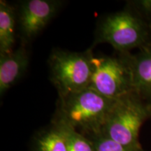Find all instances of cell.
Here are the masks:
<instances>
[{
  "label": "cell",
  "instance_id": "cell-8",
  "mask_svg": "<svg viewBox=\"0 0 151 151\" xmlns=\"http://www.w3.org/2000/svg\"><path fill=\"white\" fill-rule=\"evenodd\" d=\"M29 62V52L24 43L12 52L0 54L1 96L22 78L27 70Z\"/></svg>",
  "mask_w": 151,
  "mask_h": 151
},
{
  "label": "cell",
  "instance_id": "cell-4",
  "mask_svg": "<svg viewBox=\"0 0 151 151\" xmlns=\"http://www.w3.org/2000/svg\"><path fill=\"white\" fill-rule=\"evenodd\" d=\"M150 28L131 9L107 15L99 20L94 44L107 43L120 54L150 46Z\"/></svg>",
  "mask_w": 151,
  "mask_h": 151
},
{
  "label": "cell",
  "instance_id": "cell-1",
  "mask_svg": "<svg viewBox=\"0 0 151 151\" xmlns=\"http://www.w3.org/2000/svg\"><path fill=\"white\" fill-rule=\"evenodd\" d=\"M115 101L88 88L58 98L53 121L67 124L76 131L86 132L92 137L101 134Z\"/></svg>",
  "mask_w": 151,
  "mask_h": 151
},
{
  "label": "cell",
  "instance_id": "cell-3",
  "mask_svg": "<svg viewBox=\"0 0 151 151\" xmlns=\"http://www.w3.org/2000/svg\"><path fill=\"white\" fill-rule=\"evenodd\" d=\"M91 49L71 52L56 48L48 59L50 79L62 98L89 88L94 71Z\"/></svg>",
  "mask_w": 151,
  "mask_h": 151
},
{
  "label": "cell",
  "instance_id": "cell-5",
  "mask_svg": "<svg viewBox=\"0 0 151 151\" xmlns=\"http://www.w3.org/2000/svg\"><path fill=\"white\" fill-rule=\"evenodd\" d=\"M94 71L89 88L112 100L134 92L127 64L121 55L94 57Z\"/></svg>",
  "mask_w": 151,
  "mask_h": 151
},
{
  "label": "cell",
  "instance_id": "cell-10",
  "mask_svg": "<svg viewBox=\"0 0 151 151\" xmlns=\"http://www.w3.org/2000/svg\"><path fill=\"white\" fill-rule=\"evenodd\" d=\"M35 151H68L67 141L63 129L56 122L37 136Z\"/></svg>",
  "mask_w": 151,
  "mask_h": 151
},
{
  "label": "cell",
  "instance_id": "cell-9",
  "mask_svg": "<svg viewBox=\"0 0 151 151\" xmlns=\"http://www.w3.org/2000/svg\"><path fill=\"white\" fill-rule=\"evenodd\" d=\"M18 29L17 9L8 1H0V54L14 50Z\"/></svg>",
  "mask_w": 151,
  "mask_h": 151
},
{
  "label": "cell",
  "instance_id": "cell-7",
  "mask_svg": "<svg viewBox=\"0 0 151 151\" xmlns=\"http://www.w3.org/2000/svg\"><path fill=\"white\" fill-rule=\"evenodd\" d=\"M127 64L133 91L151 102V45L137 54H120Z\"/></svg>",
  "mask_w": 151,
  "mask_h": 151
},
{
  "label": "cell",
  "instance_id": "cell-2",
  "mask_svg": "<svg viewBox=\"0 0 151 151\" xmlns=\"http://www.w3.org/2000/svg\"><path fill=\"white\" fill-rule=\"evenodd\" d=\"M151 116L150 104L134 92L116 100L101 134L120 143L129 151H143L139 134L143 122Z\"/></svg>",
  "mask_w": 151,
  "mask_h": 151
},
{
  "label": "cell",
  "instance_id": "cell-13",
  "mask_svg": "<svg viewBox=\"0 0 151 151\" xmlns=\"http://www.w3.org/2000/svg\"><path fill=\"white\" fill-rule=\"evenodd\" d=\"M131 9L146 22L151 29V0H138L129 3Z\"/></svg>",
  "mask_w": 151,
  "mask_h": 151
},
{
  "label": "cell",
  "instance_id": "cell-14",
  "mask_svg": "<svg viewBox=\"0 0 151 151\" xmlns=\"http://www.w3.org/2000/svg\"><path fill=\"white\" fill-rule=\"evenodd\" d=\"M149 104H150V113H151V102H149ZM151 117V116H150Z\"/></svg>",
  "mask_w": 151,
  "mask_h": 151
},
{
  "label": "cell",
  "instance_id": "cell-12",
  "mask_svg": "<svg viewBox=\"0 0 151 151\" xmlns=\"http://www.w3.org/2000/svg\"><path fill=\"white\" fill-rule=\"evenodd\" d=\"M91 141L95 151H129L120 143L102 134L94 136Z\"/></svg>",
  "mask_w": 151,
  "mask_h": 151
},
{
  "label": "cell",
  "instance_id": "cell-6",
  "mask_svg": "<svg viewBox=\"0 0 151 151\" xmlns=\"http://www.w3.org/2000/svg\"><path fill=\"white\" fill-rule=\"evenodd\" d=\"M64 1L59 0H24L17 9L18 31L22 43L37 37L56 16Z\"/></svg>",
  "mask_w": 151,
  "mask_h": 151
},
{
  "label": "cell",
  "instance_id": "cell-11",
  "mask_svg": "<svg viewBox=\"0 0 151 151\" xmlns=\"http://www.w3.org/2000/svg\"><path fill=\"white\" fill-rule=\"evenodd\" d=\"M65 132L67 141L68 151H95L92 141L73 128L60 122L53 121Z\"/></svg>",
  "mask_w": 151,
  "mask_h": 151
}]
</instances>
